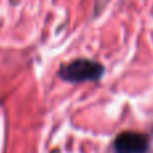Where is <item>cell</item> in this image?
<instances>
[{
	"label": "cell",
	"mask_w": 153,
	"mask_h": 153,
	"mask_svg": "<svg viewBox=\"0 0 153 153\" xmlns=\"http://www.w3.org/2000/svg\"><path fill=\"white\" fill-rule=\"evenodd\" d=\"M148 149V137L137 132H124L117 136L114 141L116 153H146Z\"/></svg>",
	"instance_id": "7a4b0ae2"
},
{
	"label": "cell",
	"mask_w": 153,
	"mask_h": 153,
	"mask_svg": "<svg viewBox=\"0 0 153 153\" xmlns=\"http://www.w3.org/2000/svg\"><path fill=\"white\" fill-rule=\"evenodd\" d=\"M103 66L91 59H75L59 69V75L67 82H93L103 75Z\"/></svg>",
	"instance_id": "6da1fadb"
}]
</instances>
